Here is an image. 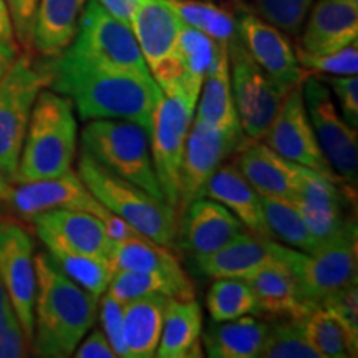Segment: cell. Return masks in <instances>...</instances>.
I'll return each mask as SVG.
<instances>
[{
  "label": "cell",
  "instance_id": "1",
  "mask_svg": "<svg viewBox=\"0 0 358 358\" xmlns=\"http://www.w3.org/2000/svg\"><path fill=\"white\" fill-rule=\"evenodd\" d=\"M53 92L69 96L83 122L124 120L151 136L156 106L163 92L155 78L95 66L64 50L52 58Z\"/></svg>",
  "mask_w": 358,
  "mask_h": 358
},
{
  "label": "cell",
  "instance_id": "2",
  "mask_svg": "<svg viewBox=\"0 0 358 358\" xmlns=\"http://www.w3.org/2000/svg\"><path fill=\"white\" fill-rule=\"evenodd\" d=\"M35 274L37 292L30 347L38 357H71L95 325L100 297L87 292L65 275L48 252L35 256Z\"/></svg>",
  "mask_w": 358,
  "mask_h": 358
},
{
  "label": "cell",
  "instance_id": "3",
  "mask_svg": "<svg viewBox=\"0 0 358 358\" xmlns=\"http://www.w3.org/2000/svg\"><path fill=\"white\" fill-rule=\"evenodd\" d=\"M77 155V120L69 96L43 88L35 100L13 185L57 178Z\"/></svg>",
  "mask_w": 358,
  "mask_h": 358
},
{
  "label": "cell",
  "instance_id": "4",
  "mask_svg": "<svg viewBox=\"0 0 358 358\" xmlns=\"http://www.w3.org/2000/svg\"><path fill=\"white\" fill-rule=\"evenodd\" d=\"M78 176L95 198L148 239L174 248L178 239L179 214L166 201L136 186L101 166L87 151H80Z\"/></svg>",
  "mask_w": 358,
  "mask_h": 358
},
{
  "label": "cell",
  "instance_id": "5",
  "mask_svg": "<svg viewBox=\"0 0 358 358\" xmlns=\"http://www.w3.org/2000/svg\"><path fill=\"white\" fill-rule=\"evenodd\" d=\"M52 80V58H35L32 52L19 53L0 78V169L12 182L35 100Z\"/></svg>",
  "mask_w": 358,
  "mask_h": 358
},
{
  "label": "cell",
  "instance_id": "6",
  "mask_svg": "<svg viewBox=\"0 0 358 358\" xmlns=\"http://www.w3.org/2000/svg\"><path fill=\"white\" fill-rule=\"evenodd\" d=\"M82 150L111 173L166 201L151 159L150 136L140 124L124 120H90L82 129Z\"/></svg>",
  "mask_w": 358,
  "mask_h": 358
},
{
  "label": "cell",
  "instance_id": "7",
  "mask_svg": "<svg viewBox=\"0 0 358 358\" xmlns=\"http://www.w3.org/2000/svg\"><path fill=\"white\" fill-rule=\"evenodd\" d=\"M65 50L100 69L153 78L131 25L106 12L98 0L85 2L77 34Z\"/></svg>",
  "mask_w": 358,
  "mask_h": 358
},
{
  "label": "cell",
  "instance_id": "8",
  "mask_svg": "<svg viewBox=\"0 0 358 358\" xmlns=\"http://www.w3.org/2000/svg\"><path fill=\"white\" fill-rule=\"evenodd\" d=\"M357 229H352L313 254L285 248L282 261L294 272L303 301L320 303L357 284Z\"/></svg>",
  "mask_w": 358,
  "mask_h": 358
},
{
  "label": "cell",
  "instance_id": "9",
  "mask_svg": "<svg viewBox=\"0 0 358 358\" xmlns=\"http://www.w3.org/2000/svg\"><path fill=\"white\" fill-rule=\"evenodd\" d=\"M231 60L232 98L244 136L261 141L279 111L284 92L264 73L241 40L227 47Z\"/></svg>",
  "mask_w": 358,
  "mask_h": 358
},
{
  "label": "cell",
  "instance_id": "10",
  "mask_svg": "<svg viewBox=\"0 0 358 358\" xmlns=\"http://www.w3.org/2000/svg\"><path fill=\"white\" fill-rule=\"evenodd\" d=\"M302 95L322 153L343 182L357 187V129L340 116L330 88L313 73H308L302 82Z\"/></svg>",
  "mask_w": 358,
  "mask_h": 358
},
{
  "label": "cell",
  "instance_id": "11",
  "mask_svg": "<svg viewBox=\"0 0 358 358\" xmlns=\"http://www.w3.org/2000/svg\"><path fill=\"white\" fill-rule=\"evenodd\" d=\"M34 239L24 224L0 217V280L29 345L34 338V306L37 292Z\"/></svg>",
  "mask_w": 358,
  "mask_h": 358
},
{
  "label": "cell",
  "instance_id": "12",
  "mask_svg": "<svg viewBox=\"0 0 358 358\" xmlns=\"http://www.w3.org/2000/svg\"><path fill=\"white\" fill-rule=\"evenodd\" d=\"M244 138L241 128L219 129L198 118L191 123L179 173V216L192 201L203 198L209 178L239 150Z\"/></svg>",
  "mask_w": 358,
  "mask_h": 358
},
{
  "label": "cell",
  "instance_id": "13",
  "mask_svg": "<svg viewBox=\"0 0 358 358\" xmlns=\"http://www.w3.org/2000/svg\"><path fill=\"white\" fill-rule=\"evenodd\" d=\"M196 105L181 95H163L151 129V159L164 199L174 209L179 199V173Z\"/></svg>",
  "mask_w": 358,
  "mask_h": 358
},
{
  "label": "cell",
  "instance_id": "14",
  "mask_svg": "<svg viewBox=\"0 0 358 358\" xmlns=\"http://www.w3.org/2000/svg\"><path fill=\"white\" fill-rule=\"evenodd\" d=\"M262 140L285 159L313 169L334 181L343 182L322 153L303 103L302 85L294 87L285 95Z\"/></svg>",
  "mask_w": 358,
  "mask_h": 358
},
{
  "label": "cell",
  "instance_id": "15",
  "mask_svg": "<svg viewBox=\"0 0 358 358\" xmlns=\"http://www.w3.org/2000/svg\"><path fill=\"white\" fill-rule=\"evenodd\" d=\"M6 208L10 209L22 221L29 222H32V219L38 214L53 209L85 211L100 217L101 222L113 214L90 192L78 173L71 169L62 176L20 182L13 186Z\"/></svg>",
  "mask_w": 358,
  "mask_h": 358
},
{
  "label": "cell",
  "instance_id": "16",
  "mask_svg": "<svg viewBox=\"0 0 358 358\" xmlns=\"http://www.w3.org/2000/svg\"><path fill=\"white\" fill-rule=\"evenodd\" d=\"M237 27L245 50L272 82L284 92L302 85L308 71L299 64L292 45L279 29L245 10L237 15Z\"/></svg>",
  "mask_w": 358,
  "mask_h": 358
},
{
  "label": "cell",
  "instance_id": "17",
  "mask_svg": "<svg viewBox=\"0 0 358 358\" xmlns=\"http://www.w3.org/2000/svg\"><path fill=\"white\" fill-rule=\"evenodd\" d=\"M35 232L47 250L87 254L108 261L115 241L106 234L100 217L85 211L53 209L32 219Z\"/></svg>",
  "mask_w": 358,
  "mask_h": 358
},
{
  "label": "cell",
  "instance_id": "18",
  "mask_svg": "<svg viewBox=\"0 0 358 358\" xmlns=\"http://www.w3.org/2000/svg\"><path fill=\"white\" fill-rule=\"evenodd\" d=\"M244 231V224L226 206L206 196L192 201L179 216L178 236L181 248L194 259L216 252Z\"/></svg>",
  "mask_w": 358,
  "mask_h": 358
},
{
  "label": "cell",
  "instance_id": "19",
  "mask_svg": "<svg viewBox=\"0 0 358 358\" xmlns=\"http://www.w3.org/2000/svg\"><path fill=\"white\" fill-rule=\"evenodd\" d=\"M285 248L272 237L241 232L224 248L196 259L199 271L211 279H244L267 264L282 261Z\"/></svg>",
  "mask_w": 358,
  "mask_h": 358
},
{
  "label": "cell",
  "instance_id": "20",
  "mask_svg": "<svg viewBox=\"0 0 358 358\" xmlns=\"http://www.w3.org/2000/svg\"><path fill=\"white\" fill-rule=\"evenodd\" d=\"M236 166L261 196L294 203L301 164L285 159L266 143L244 138L236 151Z\"/></svg>",
  "mask_w": 358,
  "mask_h": 358
},
{
  "label": "cell",
  "instance_id": "21",
  "mask_svg": "<svg viewBox=\"0 0 358 358\" xmlns=\"http://www.w3.org/2000/svg\"><path fill=\"white\" fill-rule=\"evenodd\" d=\"M129 25L150 73L176 55L182 20L169 0H136Z\"/></svg>",
  "mask_w": 358,
  "mask_h": 358
},
{
  "label": "cell",
  "instance_id": "22",
  "mask_svg": "<svg viewBox=\"0 0 358 358\" xmlns=\"http://www.w3.org/2000/svg\"><path fill=\"white\" fill-rule=\"evenodd\" d=\"M301 48L327 55L358 38V0H317L308 12Z\"/></svg>",
  "mask_w": 358,
  "mask_h": 358
},
{
  "label": "cell",
  "instance_id": "23",
  "mask_svg": "<svg viewBox=\"0 0 358 358\" xmlns=\"http://www.w3.org/2000/svg\"><path fill=\"white\" fill-rule=\"evenodd\" d=\"M256 295L259 313L275 317H302L315 303L303 301L294 272L284 261L267 264L244 277Z\"/></svg>",
  "mask_w": 358,
  "mask_h": 358
},
{
  "label": "cell",
  "instance_id": "24",
  "mask_svg": "<svg viewBox=\"0 0 358 358\" xmlns=\"http://www.w3.org/2000/svg\"><path fill=\"white\" fill-rule=\"evenodd\" d=\"M203 196L226 206L248 231L272 237L264 219L261 194L249 185L236 164H221L216 173L209 178Z\"/></svg>",
  "mask_w": 358,
  "mask_h": 358
},
{
  "label": "cell",
  "instance_id": "25",
  "mask_svg": "<svg viewBox=\"0 0 358 358\" xmlns=\"http://www.w3.org/2000/svg\"><path fill=\"white\" fill-rule=\"evenodd\" d=\"M203 308L194 301L168 299L164 307L163 330L158 350L159 358L203 357Z\"/></svg>",
  "mask_w": 358,
  "mask_h": 358
},
{
  "label": "cell",
  "instance_id": "26",
  "mask_svg": "<svg viewBox=\"0 0 358 358\" xmlns=\"http://www.w3.org/2000/svg\"><path fill=\"white\" fill-rule=\"evenodd\" d=\"M196 118L219 129L241 128L232 98L231 60L227 45L217 42L214 62L206 75L199 93Z\"/></svg>",
  "mask_w": 358,
  "mask_h": 358
},
{
  "label": "cell",
  "instance_id": "27",
  "mask_svg": "<svg viewBox=\"0 0 358 358\" xmlns=\"http://www.w3.org/2000/svg\"><path fill=\"white\" fill-rule=\"evenodd\" d=\"M166 295L151 294L123 303V340L128 358H151L158 350Z\"/></svg>",
  "mask_w": 358,
  "mask_h": 358
},
{
  "label": "cell",
  "instance_id": "28",
  "mask_svg": "<svg viewBox=\"0 0 358 358\" xmlns=\"http://www.w3.org/2000/svg\"><path fill=\"white\" fill-rule=\"evenodd\" d=\"M87 0H40L35 20L32 52L58 57L71 43Z\"/></svg>",
  "mask_w": 358,
  "mask_h": 358
},
{
  "label": "cell",
  "instance_id": "29",
  "mask_svg": "<svg viewBox=\"0 0 358 358\" xmlns=\"http://www.w3.org/2000/svg\"><path fill=\"white\" fill-rule=\"evenodd\" d=\"M267 329V322L244 315L234 320L214 322L201 340L211 358H257L261 357Z\"/></svg>",
  "mask_w": 358,
  "mask_h": 358
},
{
  "label": "cell",
  "instance_id": "30",
  "mask_svg": "<svg viewBox=\"0 0 358 358\" xmlns=\"http://www.w3.org/2000/svg\"><path fill=\"white\" fill-rule=\"evenodd\" d=\"M106 292L118 302L127 303L151 294L166 295L174 301H194V284L185 271L178 274L163 272H115Z\"/></svg>",
  "mask_w": 358,
  "mask_h": 358
},
{
  "label": "cell",
  "instance_id": "31",
  "mask_svg": "<svg viewBox=\"0 0 358 358\" xmlns=\"http://www.w3.org/2000/svg\"><path fill=\"white\" fill-rule=\"evenodd\" d=\"M115 272H163V274H178L185 268L171 248L161 245L146 236H136L127 241L113 243L110 259Z\"/></svg>",
  "mask_w": 358,
  "mask_h": 358
},
{
  "label": "cell",
  "instance_id": "32",
  "mask_svg": "<svg viewBox=\"0 0 358 358\" xmlns=\"http://www.w3.org/2000/svg\"><path fill=\"white\" fill-rule=\"evenodd\" d=\"M306 337L320 358L357 357L358 340L348 334L337 317L319 303L302 315Z\"/></svg>",
  "mask_w": 358,
  "mask_h": 358
},
{
  "label": "cell",
  "instance_id": "33",
  "mask_svg": "<svg viewBox=\"0 0 358 358\" xmlns=\"http://www.w3.org/2000/svg\"><path fill=\"white\" fill-rule=\"evenodd\" d=\"M216 48V40L182 22L181 30H179L176 53L182 70H185L186 90L191 101L198 103L204 78L214 62Z\"/></svg>",
  "mask_w": 358,
  "mask_h": 358
},
{
  "label": "cell",
  "instance_id": "34",
  "mask_svg": "<svg viewBox=\"0 0 358 358\" xmlns=\"http://www.w3.org/2000/svg\"><path fill=\"white\" fill-rule=\"evenodd\" d=\"M261 204L267 229L272 237L306 254L319 250V243L308 231L301 211L294 203L261 196Z\"/></svg>",
  "mask_w": 358,
  "mask_h": 358
},
{
  "label": "cell",
  "instance_id": "35",
  "mask_svg": "<svg viewBox=\"0 0 358 358\" xmlns=\"http://www.w3.org/2000/svg\"><path fill=\"white\" fill-rule=\"evenodd\" d=\"M169 3L185 24L216 42H222L229 47L231 43L241 40L237 17L227 8L213 3L211 0H169Z\"/></svg>",
  "mask_w": 358,
  "mask_h": 358
},
{
  "label": "cell",
  "instance_id": "36",
  "mask_svg": "<svg viewBox=\"0 0 358 358\" xmlns=\"http://www.w3.org/2000/svg\"><path fill=\"white\" fill-rule=\"evenodd\" d=\"M343 182L324 176L306 166H301L297 176V189H295L294 204L297 208L315 209V211H345L348 192L342 187Z\"/></svg>",
  "mask_w": 358,
  "mask_h": 358
},
{
  "label": "cell",
  "instance_id": "37",
  "mask_svg": "<svg viewBox=\"0 0 358 358\" xmlns=\"http://www.w3.org/2000/svg\"><path fill=\"white\" fill-rule=\"evenodd\" d=\"M206 307L213 322H227L259 313L256 295L244 279H214Z\"/></svg>",
  "mask_w": 358,
  "mask_h": 358
},
{
  "label": "cell",
  "instance_id": "38",
  "mask_svg": "<svg viewBox=\"0 0 358 358\" xmlns=\"http://www.w3.org/2000/svg\"><path fill=\"white\" fill-rule=\"evenodd\" d=\"M48 254L57 266L64 271V274L69 275L75 284H78L87 292L96 295V297H101L106 292L111 277H113V268L106 259L58 249H50Z\"/></svg>",
  "mask_w": 358,
  "mask_h": 358
},
{
  "label": "cell",
  "instance_id": "39",
  "mask_svg": "<svg viewBox=\"0 0 358 358\" xmlns=\"http://www.w3.org/2000/svg\"><path fill=\"white\" fill-rule=\"evenodd\" d=\"M262 358H320L306 337L302 317H275L268 324Z\"/></svg>",
  "mask_w": 358,
  "mask_h": 358
},
{
  "label": "cell",
  "instance_id": "40",
  "mask_svg": "<svg viewBox=\"0 0 358 358\" xmlns=\"http://www.w3.org/2000/svg\"><path fill=\"white\" fill-rule=\"evenodd\" d=\"M257 17L280 32L297 35L313 6V0H250Z\"/></svg>",
  "mask_w": 358,
  "mask_h": 358
},
{
  "label": "cell",
  "instance_id": "41",
  "mask_svg": "<svg viewBox=\"0 0 358 358\" xmlns=\"http://www.w3.org/2000/svg\"><path fill=\"white\" fill-rule=\"evenodd\" d=\"M299 64L308 73H327L332 77H352L358 71V47L353 42L327 55H313L297 47L295 50Z\"/></svg>",
  "mask_w": 358,
  "mask_h": 358
},
{
  "label": "cell",
  "instance_id": "42",
  "mask_svg": "<svg viewBox=\"0 0 358 358\" xmlns=\"http://www.w3.org/2000/svg\"><path fill=\"white\" fill-rule=\"evenodd\" d=\"M103 332L108 338L110 345L113 347L116 357L128 358V350L123 340V303L118 302L113 295L105 292L100 297L98 307Z\"/></svg>",
  "mask_w": 358,
  "mask_h": 358
},
{
  "label": "cell",
  "instance_id": "43",
  "mask_svg": "<svg viewBox=\"0 0 358 358\" xmlns=\"http://www.w3.org/2000/svg\"><path fill=\"white\" fill-rule=\"evenodd\" d=\"M17 45L32 52V40L40 0H6Z\"/></svg>",
  "mask_w": 358,
  "mask_h": 358
},
{
  "label": "cell",
  "instance_id": "44",
  "mask_svg": "<svg viewBox=\"0 0 358 358\" xmlns=\"http://www.w3.org/2000/svg\"><path fill=\"white\" fill-rule=\"evenodd\" d=\"M319 306H322L327 310L334 313L337 319L342 322L343 327L348 330V334L353 338L358 340V294H357V284L350 285V287L340 290V292L330 295L322 301Z\"/></svg>",
  "mask_w": 358,
  "mask_h": 358
},
{
  "label": "cell",
  "instance_id": "45",
  "mask_svg": "<svg viewBox=\"0 0 358 358\" xmlns=\"http://www.w3.org/2000/svg\"><path fill=\"white\" fill-rule=\"evenodd\" d=\"M329 87L334 90L337 96L342 118L350 124L352 128H358V78L357 75L352 77H329L327 78Z\"/></svg>",
  "mask_w": 358,
  "mask_h": 358
},
{
  "label": "cell",
  "instance_id": "46",
  "mask_svg": "<svg viewBox=\"0 0 358 358\" xmlns=\"http://www.w3.org/2000/svg\"><path fill=\"white\" fill-rule=\"evenodd\" d=\"M30 352L20 325L0 324V358H22Z\"/></svg>",
  "mask_w": 358,
  "mask_h": 358
},
{
  "label": "cell",
  "instance_id": "47",
  "mask_svg": "<svg viewBox=\"0 0 358 358\" xmlns=\"http://www.w3.org/2000/svg\"><path fill=\"white\" fill-rule=\"evenodd\" d=\"M85 340L78 343L75 348L73 357L77 358H115L116 353L113 347L110 345L108 338L103 330L96 329L90 335H85Z\"/></svg>",
  "mask_w": 358,
  "mask_h": 358
},
{
  "label": "cell",
  "instance_id": "48",
  "mask_svg": "<svg viewBox=\"0 0 358 358\" xmlns=\"http://www.w3.org/2000/svg\"><path fill=\"white\" fill-rule=\"evenodd\" d=\"M105 229H106V234L110 236L111 241H127V239H131V237H136V236H143L138 232L131 224H128L124 219L115 216V214H111L110 217H106L105 221Z\"/></svg>",
  "mask_w": 358,
  "mask_h": 358
},
{
  "label": "cell",
  "instance_id": "49",
  "mask_svg": "<svg viewBox=\"0 0 358 358\" xmlns=\"http://www.w3.org/2000/svg\"><path fill=\"white\" fill-rule=\"evenodd\" d=\"M98 2H100V6L106 12H110L116 19H120L129 25L131 13L134 10V6H136V0H98Z\"/></svg>",
  "mask_w": 358,
  "mask_h": 358
},
{
  "label": "cell",
  "instance_id": "50",
  "mask_svg": "<svg viewBox=\"0 0 358 358\" xmlns=\"http://www.w3.org/2000/svg\"><path fill=\"white\" fill-rule=\"evenodd\" d=\"M0 40H2V42L17 45L15 35H13L10 13H8L6 0H0Z\"/></svg>",
  "mask_w": 358,
  "mask_h": 358
},
{
  "label": "cell",
  "instance_id": "51",
  "mask_svg": "<svg viewBox=\"0 0 358 358\" xmlns=\"http://www.w3.org/2000/svg\"><path fill=\"white\" fill-rule=\"evenodd\" d=\"M0 324L20 325L19 320H17L15 312H13L10 299H8L7 290L3 287L2 280H0Z\"/></svg>",
  "mask_w": 358,
  "mask_h": 358
},
{
  "label": "cell",
  "instance_id": "52",
  "mask_svg": "<svg viewBox=\"0 0 358 358\" xmlns=\"http://www.w3.org/2000/svg\"><path fill=\"white\" fill-rule=\"evenodd\" d=\"M19 53V45L7 43L0 40V78L3 77V73L13 64V60H15Z\"/></svg>",
  "mask_w": 358,
  "mask_h": 358
},
{
  "label": "cell",
  "instance_id": "53",
  "mask_svg": "<svg viewBox=\"0 0 358 358\" xmlns=\"http://www.w3.org/2000/svg\"><path fill=\"white\" fill-rule=\"evenodd\" d=\"M13 189V182L0 169V208H6Z\"/></svg>",
  "mask_w": 358,
  "mask_h": 358
}]
</instances>
